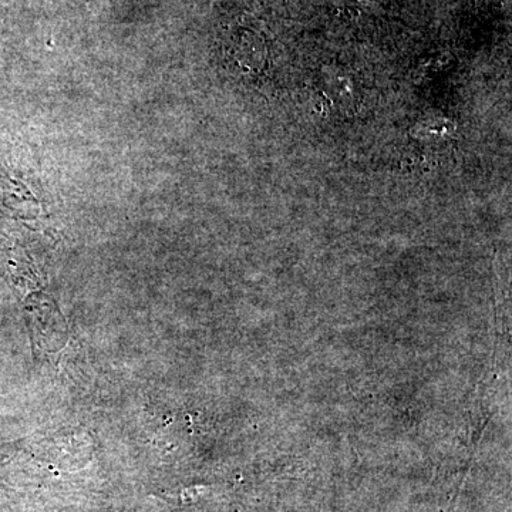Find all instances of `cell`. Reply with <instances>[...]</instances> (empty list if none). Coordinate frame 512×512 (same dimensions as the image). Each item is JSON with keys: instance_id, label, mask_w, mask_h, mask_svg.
Masks as SVG:
<instances>
[{"instance_id": "6da1fadb", "label": "cell", "mask_w": 512, "mask_h": 512, "mask_svg": "<svg viewBox=\"0 0 512 512\" xmlns=\"http://www.w3.org/2000/svg\"><path fill=\"white\" fill-rule=\"evenodd\" d=\"M318 90L326 103L340 113H352L359 106V83L352 76L323 73L318 79Z\"/></svg>"}]
</instances>
